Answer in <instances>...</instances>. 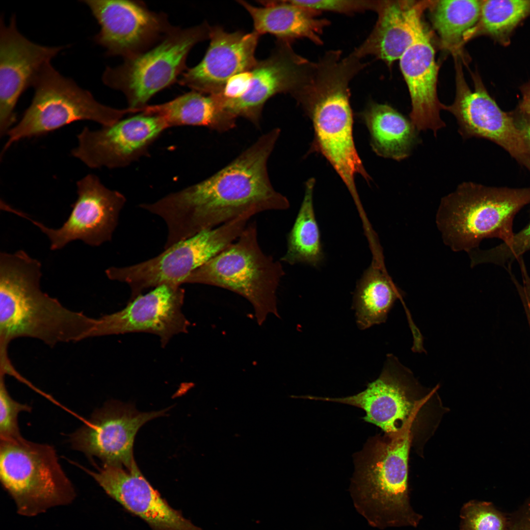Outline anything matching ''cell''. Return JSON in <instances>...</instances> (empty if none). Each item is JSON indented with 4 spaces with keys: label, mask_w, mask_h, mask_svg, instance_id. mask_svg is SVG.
Masks as SVG:
<instances>
[{
    "label": "cell",
    "mask_w": 530,
    "mask_h": 530,
    "mask_svg": "<svg viewBox=\"0 0 530 530\" xmlns=\"http://www.w3.org/2000/svg\"><path fill=\"white\" fill-rule=\"evenodd\" d=\"M275 128L263 134L228 165L209 178L146 205L167 228L169 247L240 216L289 207L274 189L267 161L280 134Z\"/></svg>",
    "instance_id": "1"
},
{
    "label": "cell",
    "mask_w": 530,
    "mask_h": 530,
    "mask_svg": "<svg viewBox=\"0 0 530 530\" xmlns=\"http://www.w3.org/2000/svg\"><path fill=\"white\" fill-rule=\"evenodd\" d=\"M41 264L25 251L0 253V362L8 346L28 337L50 346L90 338L96 318L70 310L41 289Z\"/></svg>",
    "instance_id": "2"
},
{
    "label": "cell",
    "mask_w": 530,
    "mask_h": 530,
    "mask_svg": "<svg viewBox=\"0 0 530 530\" xmlns=\"http://www.w3.org/2000/svg\"><path fill=\"white\" fill-rule=\"evenodd\" d=\"M356 75L346 63L327 61L318 64L293 97L313 124L314 137L310 152L321 154L357 200L354 177L366 172L355 148L349 82Z\"/></svg>",
    "instance_id": "3"
},
{
    "label": "cell",
    "mask_w": 530,
    "mask_h": 530,
    "mask_svg": "<svg viewBox=\"0 0 530 530\" xmlns=\"http://www.w3.org/2000/svg\"><path fill=\"white\" fill-rule=\"evenodd\" d=\"M412 429L387 435L369 448L357 469L351 494L357 510L372 526L417 527L422 519L410 505L408 475Z\"/></svg>",
    "instance_id": "4"
},
{
    "label": "cell",
    "mask_w": 530,
    "mask_h": 530,
    "mask_svg": "<svg viewBox=\"0 0 530 530\" xmlns=\"http://www.w3.org/2000/svg\"><path fill=\"white\" fill-rule=\"evenodd\" d=\"M530 203V188L486 186L464 182L442 198L436 223L444 242L454 251L470 252L486 238L509 243L514 219Z\"/></svg>",
    "instance_id": "5"
},
{
    "label": "cell",
    "mask_w": 530,
    "mask_h": 530,
    "mask_svg": "<svg viewBox=\"0 0 530 530\" xmlns=\"http://www.w3.org/2000/svg\"><path fill=\"white\" fill-rule=\"evenodd\" d=\"M284 275L280 262L262 250L257 223L253 221L236 240L192 271L183 284L214 286L238 294L252 304L257 321L261 325L270 314L279 317L277 291Z\"/></svg>",
    "instance_id": "6"
},
{
    "label": "cell",
    "mask_w": 530,
    "mask_h": 530,
    "mask_svg": "<svg viewBox=\"0 0 530 530\" xmlns=\"http://www.w3.org/2000/svg\"><path fill=\"white\" fill-rule=\"evenodd\" d=\"M0 480L18 513L32 517L75 499L74 486L54 448L23 436L0 440Z\"/></svg>",
    "instance_id": "7"
},
{
    "label": "cell",
    "mask_w": 530,
    "mask_h": 530,
    "mask_svg": "<svg viewBox=\"0 0 530 530\" xmlns=\"http://www.w3.org/2000/svg\"><path fill=\"white\" fill-rule=\"evenodd\" d=\"M33 86L31 103L20 122L8 132L1 157L19 140L47 134L73 122L90 120L106 126L132 113L129 108L117 109L98 102L89 91L61 75L51 63L43 69Z\"/></svg>",
    "instance_id": "8"
},
{
    "label": "cell",
    "mask_w": 530,
    "mask_h": 530,
    "mask_svg": "<svg viewBox=\"0 0 530 530\" xmlns=\"http://www.w3.org/2000/svg\"><path fill=\"white\" fill-rule=\"evenodd\" d=\"M207 23L175 28L147 51L125 59L120 65L107 67L102 76L107 86L121 91L135 113L147 106L156 93L176 82L187 69L188 53L197 43L209 39Z\"/></svg>",
    "instance_id": "9"
},
{
    "label": "cell",
    "mask_w": 530,
    "mask_h": 530,
    "mask_svg": "<svg viewBox=\"0 0 530 530\" xmlns=\"http://www.w3.org/2000/svg\"><path fill=\"white\" fill-rule=\"evenodd\" d=\"M251 217L240 216L216 228L180 241L157 256L129 266L106 269L107 278L127 284L132 300L144 291L164 284L181 286L184 280L239 236Z\"/></svg>",
    "instance_id": "10"
},
{
    "label": "cell",
    "mask_w": 530,
    "mask_h": 530,
    "mask_svg": "<svg viewBox=\"0 0 530 530\" xmlns=\"http://www.w3.org/2000/svg\"><path fill=\"white\" fill-rule=\"evenodd\" d=\"M412 371L393 354H388L379 377L356 395L331 398L307 396L306 398L344 403L362 408L365 421L381 428L387 435L412 429L423 404L435 390L422 396Z\"/></svg>",
    "instance_id": "11"
},
{
    "label": "cell",
    "mask_w": 530,
    "mask_h": 530,
    "mask_svg": "<svg viewBox=\"0 0 530 530\" xmlns=\"http://www.w3.org/2000/svg\"><path fill=\"white\" fill-rule=\"evenodd\" d=\"M77 187L78 197L71 206V212L58 229L47 227L17 210L13 212L30 221L45 234L52 250L60 249L76 240L92 246L110 241L126 202L125 197L105 186L94 174L78 181Z\"/></svg>",
    "instance_id": "12"
},
{
    "label": "cell",
    "mask_w": 530,
    "mask_h": 530,
    "mask_svg": "<svg viewBox=\"0 0 530 530\" xmlns=\"http://www.w3.org/2000/svg\"><path fill=\"white\" fill-rule=\"evenodd\" d=\"M89 8L100 26L94 41L105 48L106 54L125 59L152 48L176 26L164 13L149 10L139 1L81 0Z\"/></svg>",
    "instance_id": "13"
},
{
    "label": "cell",
    "mask_w": 530,
    "mask_h": 530,
    "mask_svg": "<svg viewBox=\"0 0 530 530\" xmlns=\"http://www.w3.org/2000/svg\"><path fill=\"white\" fill-rule=\"evenodd\" d=\"M165 412H141L130 405L110 401L96 409L71 434L69 441L74 450L90 460L98 458L103 466L129 468L134 462L133 446L137 432Z\"/></svg>",
    "instance_id": "14"
},
{
    "label": "cell",
    "mask_w": 530,
    "mask_h": 530,
    "mask_svg": "<svg viewBox=\"0 0 530 530\" xmlns=\"http://www.w3.org/2000/svg\"><path fill=\"white\" fill-rule=\"evenodd\" d=\"M456 61V95L443 109L451 113L464 139L473 137L489 139L501 146L530 171V152L521 131L513 118L504 112L489 96L478 80L471 90L464 78L460 63Z\"/></svg>",
    "instance_id": "15"
},
{
    "label": "cell",
    "mask_w": 530,
    "mask_h": 530,
    "mask_svg": "<svg viewBox=\"0 0 530 530\" xmlns=\"http://www.w3.org/2000/svg\"><path fill=\"white\" fill-rule=\"evenodd\" d=\"M167 129L159 116L142 112L97 130L85 127L72 155L91 168L125 167L145 156Z\"/></svg>",
    "instance_id": "16"
},
{
    "label": "cell",
    "mask_w": 530,
    "mask_h": 530,
    "mask_svg": "<svg viewBox=\"0 0 530 530\" xmlns=\"http://www.w3.org/2000/svg\"><path fill=\"white\" fill-rule=\"evenodd\" d=\"M185 290L164 284L129 301L121 310L96 318L91 337L129 333L155 334L165 346L174 336L187 332L189 322L182 311Z\"/></svg>",
    "instance_id": "17"
},
{
    "label": "cell",
    "mask_w": 530,
    "mask_h": 530,
    "mask_svg": "<svg viewBox=\"0 0 530 530\" xmlns=\"http://www.w3.org/2000/svg\"><path fill=\"white\" fill-rule=\"evenodd\" d=\"M63 49L32 42L18 30L15 15L8 26L0 22V135H7L16 121L20 96L33 86L43 69Z\"/></svg>",
    "instance_id": "18"
},
{
    "label": "cell",
    "mask_w": 530,
    "mask_h": 530,
    "mask_svg": "<svg viewBox=\"0 0 530 530\" xmlns=\"http://www.w3.org/2000/svg\"><path fill=\"white\" fill-rule=\"evenodd\" d=\"M313 63L296 54L291 42L278 40L266 59L258 60L249 70L245 93L239 98L222 101L225 109L235 116L244 118L257 127L265 103L281 93L292 95L306 80Z\"/></svg>",
    "instance_id": "19"
},
{
    "label": "cell",
    "mask_w": 530,
    "mask_h": 530,
    "mask_svg": "<svg viewBox=\"0 0 530 530\" xmlns=\"http://www.w3.org/2000/svg\"><path fill=\"white\" fill-rule=\"evenodd\" d=\"M125 510L152 530H203L171 507L142 475L135 461L129 468L102 466L93 471L77 464Z\"/></svg>",
    "instance_id": "20"
},
{
    "label": "cell",
    "mask_w": 530,
    "mask_h": 530,
    "mask_svg": "<svg viewBox=\"0 0 530 530\" xmlns=\"http://www.w3.org/2000/svg\"><path fill=\"white\" fill-rule=\"evenodd\" d=\"M260 35L255 31L228 32L221 26L211 27L210 44L196 66L187 69L178 83L208 95L219 94L233 76L251 69Z\"/></svg>",
    "instance_id": "21"
},
{
    "label": "cell",
    "mask_w": 530,
    "mask_h": 530,
    "mask_svg": "<svg viewBox=\"0 0 530 530\" xmlns=\"http://www.w3.org/2000/svg\"><path fill=\"white\" fill-rule=\"evenodd\" d=\"M399 60L411 101L410 119L419 132L431 130L436 136L438 131L446 127L440 116L444 105L437 97L439 66L430 35L424 24Z\"/></svg>",
    "instance_id": "22"
},
{
    "label": "cell",
    "mask_w": 530,
    "mask_h": 530,
    "mask_svg": "<svg viewBox=\"0 0 530 530\" xmlns=\"http://www.w3.org/2000/svg\"><path fill=\"white\" fill-rule=\"evenodd\" d=\"M432 0H379L372 31L352 53L362 58L372 55L388 66L399 60L414 41L423 23V12Z\"/></svg>",
    "instance_id": "23"
},
{
    "label": "cell",
    "mask_w": 530,
    "mask_h": 530,
    "mask_svg": "<svg viewBox=\"0 0 530 530\" xmlns=\"http://www.w3.org/2000/svg\"><path fill=\"white\" fill-rule=\"evenodd\" d=\"M238 2L250 15L254 31L260 35L269 33L278 40L291 42L305 38L315 44L322 43L321 35L329 24L326 19L317 17L319 11L299 6L290 0L259 1L262 7L243 0Z\"/></svg>",
    "instance_id": "24"
},
{
    "label": "cell",
    "mask_w": 530,
    "mask_h": 530,
    "mask_svg": "<svg viewBox=\"0 0 530 530\" xmlns=\"http://www.w3.org/2000/svg\"><path fill=\"white\" fill-rule=\"evenodd\" d=\"M138 112L159 116L167 128L200 126L220 132L234 128L237 118L225 109L217 95L194 90L164 103L147 105L139 109Z\"/></svg>",
    "instance_id": "25"
},
{
    "label": "cell",
    "mask_w": 530,
    "mask_h": 530,
    "mask_svg": "<svg viewBox=\"0 0 530 530\" xmlns=\"http://www.w3.org/2000/svg\"><path fill=\"white\" fill-rule=\"evenodd\" d=\"M359 115L369 132L372 149L379 156L399 161L420 143L419 131L410 119L389 105L370 102Z\"/></svg>",
    "instance_id": "26"
},
{
    "label": "cell",
    "mask_w": 530,
    "mask_h": 530,
    "mask_svg": "<svg viewBox=\"0 0 530 530\" xmlns=\"http://www.w3.org/2000/svg\"><path fill=\"white\" fill-rule=\"evenodd\" d=\"M398 299L404 307L411 329L415 328L400 291L384 270L372 265L363 274L354 293L353 307L358 327L364 330L385 322Z\"/></svg>",
    "instance_id": "27"
},
{
    "label": "cell",
    "mask_w": 530,
    "mask_h": 530,
    "mask_svg": "<svg viewBox=\"0 0 530 530\" xmlns=\"http://www.w3.org/2000/svg\"><path fill=\"white\" fill-rule=\"evenodd\" d=\"M315 180L309 179L293 225L287 237V247L280 261L290 265L304 263L318 266L323 259L319 228L313 204Z\"/></svg>",
    "instance_id": "28"
},
{
    "label": "cell",
    "mask_w": 530,
    "mask_h": 530,
    "mask_svg": "<svg viewBox=\"0 0 530 530\" xmlns=\"http://www.w3.org/2000/svg\"><path fill=\"white\" fill-rule=\"evenodd\" d=\"M482 0H433L429 8L434 28L444 48L456 55L465 33L478 21Z\"/></svg>",
    "instance_id": "29"
},
{
    "label": "cell",
    "mask_w": 530,
    "mask_h": 530,
    "mask_svg": "<svg viewBox=\"0 0 530 530\" xmlns=\"http://www.w3.org/2000/svg\"><path fill=\"white\" fill-rule=\"evenodd\" d=\"M530 14V0H482L478 21L465 33L463 44L480 34L506 41L513 30Z\"/></svg>",
    "instance_id": "30"
},
{
    "label": "cell",
    "mask_w": 530,
    "mask_h": 530,
    "mask_svg": "<svg viewBox=\"0 0 530 530\" xmlns=\"http://www.w3.org/2000/svg\"><path fill=\"white\" fill-rule=\"evenodd\" d=\"M530 250V221L521 231L515 233L511 241L502 243L487 250L475 249L469 253L471 266L490 263L507 267Z\"/></svg>",
    "instance_id": "31"
},
{
    "label": "cell",
    "mask_w": 530,
    "mask_h": 530,
    "mask_svg": "<svg viewBox=\"0 0 530 530\" xmlns=\"http://www.w3.org/2000/svg\"><path fill=\"white\" fill-rule=\"evenodd\" d=\"M460 530H507L509 518L490 502L470 501L463 506Z\"/></svg>",
    "instance_id": "32"
},
{
    "label": "cell",
    "mask_w": 530,
    "mask_h": 530,
    "mask_svg": "<svg viewBox=\"0 0 530 530\" xmlns=\"http://www.w3.org/2000/svg\"><path fill=\"white\" fill-rule=\"evenodd\" d=\"M32 407L12 398L7 390L5 375L0 374V440L22 437L18 418L22 412H30Z\"/></svg>",
    "instance_id": "33"
},
{
    "label": "cell",
    "mask_w": 530,
    "mask_h": 530,
    "mask_svg": "<svg viewBox=\"0 0 530 530\" xmlns=\"http://www.w3.org/2000/svg\"><path fill=\"white\" fill-rule=\"evenodd\" d=\"M292 3L320 12L329 11L350 14L367 10L376 11L379 0H290Z\"/></svg>",
    "instance_id": "34"
},
{
    "label": "cell",
    "mask_w": 530,
    "mask_h": 530,
    "mask_svg": "<svg viewBox=\"0 0 530 530\" xmlns=\"http://www.w3.org/2000/svg\"><path fill=\"white\" fill-rule=\"evenodd\" d=\"M508 518L507 530H530V497Z\"/></svg>",
    "instance_id": "35"
},
{
    "label": "cell",
    "mask_w": 530,
    "mask_h": 530,
    "mask_svg": "<svg viewBox=\"0 0 530 530\" xmlns=\"http://www.w3.org/2000/svg\"><path fill=\"white\" fill-rule=\"evenodd\" d=\"M522 98L519 109L526 119L530 121V83L523 85L521 88Z\"/></svg>",
    "instance_id": "36"
},
{
    "label": "cell",
    "mask_w": 530,
    "mask_h": 530,
    "mask_svg": "<svg viewBox=\"0 0 530 530\" xmlns=\"http://www.w3.org/2000/svg\"><path fill=\"white\" fill-rule=\"evenodd\" d=\"M530 327V285L524 287L519 292Z\"/></svg>",
    "instance_id": "37"
},
{
    "label": "cell",
    "mask_w": 530,
    "mask_h": 530,
    "mask_svg": "<svg viewBox=\"0 0 530 530\" xmlns=\"http://www.w3.org/2000/svg\"><path fill=\"white\" fill-rule=\"evenodd\" d=\"M520 129L525 142L530 152V121L526 119L518 126Z\"/></svg>",
    "instance_id": "38"
}]
</instances>
